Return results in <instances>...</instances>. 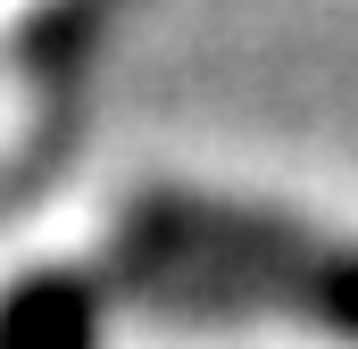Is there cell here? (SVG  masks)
<instances>
[{
	"instance_id": "cell-1",
	"label": "cell",
	"mask_w": 358,
	"mask_h": 349,
	"mask_svg": "<svg viewBox=\"0 0 358 349\" xmlns=\"http://www.w3.org/2000/svg\"><path fill=\"white\" fill-rule=\"evenodd\" d=\"M150 299L183 316H308L358 341V250L317 242L250 208H217L192 191H159L125 216L100 274H42L0 308V349H92L100 299Z\"/></svg>"
}]
</instances>
